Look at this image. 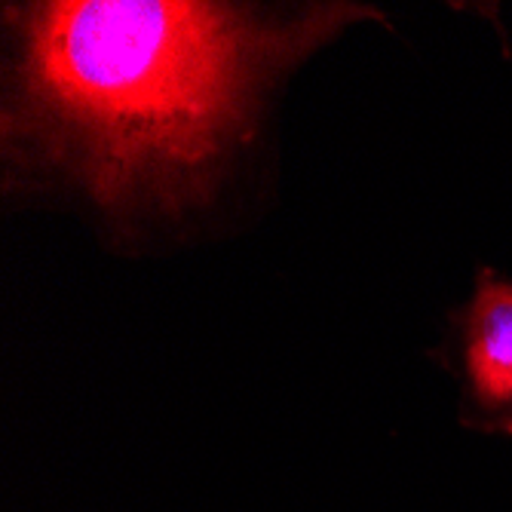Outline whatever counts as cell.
<instances>
[{"instance_id": "obj_2", "label": "cell", "mask_w": 512, "mask_h": 512, "mask_svg": "<svg viewBox=\"0 0 512 512\" xmlns=\"http://www.w3.org/2000/svg\"><path fill=\"white\" fill-rule=\"evenodd\" d=\"M463 368L488 430L512 436V279L482 270L463 313Z\"/></svg>"}, {"instance_id": "obj_1", "label": "cell", "mask_w": 512, "mask_h": 512, "mask_svg": "<svg viewBox=\"0 0 512 512\" xmlns=\"http://www.w3.org/2000/svg\"><path fill=\"white\" fill-rule=\"evenodd\" d=\"M365 7L264 19L188 0H50L19 13V132L105 206L181 203L249 132L267 83Z\"/></svg>"}]
</instances>
